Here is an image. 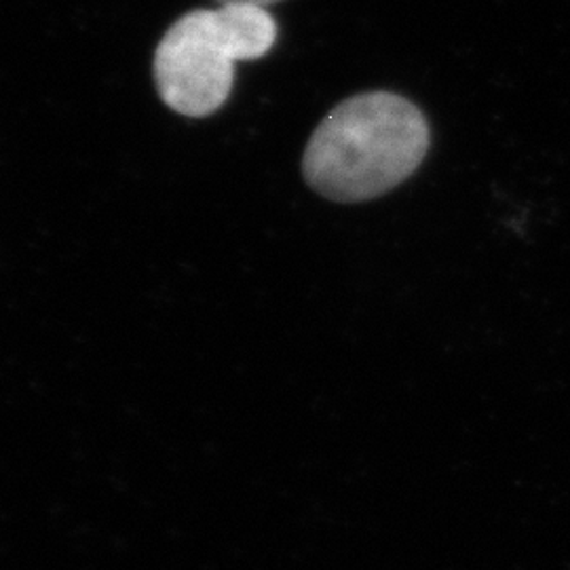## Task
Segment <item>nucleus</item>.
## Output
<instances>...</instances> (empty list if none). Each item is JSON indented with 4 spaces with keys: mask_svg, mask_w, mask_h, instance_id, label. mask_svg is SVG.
Segmentation results:
<instances>
[{
    "mask_svg": "<svg viewBox=\"0 0 570 570\" xmlns=\"http://www.w3.org/2000/svg\"><path fill=\"white\" fill-rule=\"evenodd\" d=\"M429 150V125L406 98L370 91L338 104L306 144L303 171L341 204L376 199L410 178Z\"/></svg>",
    "mask_w": 570,
    "mask_h": 570,
    "instance_id": "obj_1",
    "label": "nucleus"
},
{
    "mask_svg": "<svg viewBox=\"0 0 570 570\" xmlns=\"http://www.w3.org/2000/svg\"><path fill=\"white\" fill-rule=\"evenodd\" d=\"M275 41L277 23L263 7L218 4L186 13L157 47V89L180 115H212L233 89L235 63L263 58Z\"/></svg>",
    "mask_w": 570,
    "mask_h": 570,
    "instance_id": "obj_2",
    "label": "nucleus"
},
{
    "mask_svg": "<svg viewBox=\"0 0 570 570\" xmlns=\"http://www.w3.org/2000/svg\"><path fill=\"white\" fill-rule=\"evenodd\" d=\"M218 4H252V7H271V4H275V2H279V0H216Z\"/></svg>",
    "mask_w": 570,
    "mask_h": 570,
    "instance_id": "obj_3",
    "label": "nucleus"
}]
</instances>
